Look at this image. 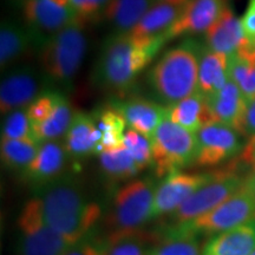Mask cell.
<instances>
[{
	"instance_id": "1",
	"label": "cell",
	"mask_w": 255,
	"mask_h": 255,
	"mask_svg": "<svg viewBox=\"0 0 255 255\" xmlns=\"http://www.w3.org/2000/svg\"><path fill=\"white\" fill-rule=\"evenodd\" d=\"M41 214L46 225L73 242L94 232L102 209L83 193L70 176H62L46 186L37 188Z\"/></svg>"
},
{
	"instance_id": "2",
	"label": "cell",
	"mask_w": 255,
	"mask_h": 255,
	"mask_svg": "<svg viewBox=\"0 0 255 255\" xmlns=\"http://www.w3.org/2000/svg\"><path fill=\"white\" fill-rule=\"evenodd\" d=\"M202 47L196 40L184 39L149 70L146 87L159 104L170 107L196 92Z\"/></svg>"
},
{
	"instance_id": "3",
	"label": "cell",
	"mask_w": 255,
	"mask_h": 255,
	"mask_svg": "<svg viewBox=\"0 0 255 255\" xmlns=\"http://www.w3.org/2000/svg\"><path fill=\"white\" fill-rule=\"evenodd\" d=\"M157 46L133 43L129 34H111L102 45L94 70V82L117 98H124L135 84L137 76L155 58Z\"/></svg>"
},
{
	"instance_id": "4",
	"label": "cell",
	"mask_w": 255,
	"mask_h": 255,
	"mask_svg": "<svg viewBox=\"0 0 255 255\" xmlns=\"http://www.w3.org/2000/svg\"><path fill=\"white\" fill-rule=\"evenodd\" d=\"M84 23L75 21L40 45L39 60L44 77L53 84L70 87L87 55Z\"/></svg>"
},
{
	"instance_id": "5",
	"label": "cell",
	"mask_w": 255,
	"mask_h": 255,
	"mask_svg": "<svg viewBox=\"0 0 255 255\" xmlns=\"http://www.w3.org/2000/svg\"><path fill=\"white\" fill-rule=\"evenodd\" d=\"M251 221H255V199L242 187L209 213L191 221L169 226L162 235L163 239L215 235Z\"/></svg>"
},
{
	"instance_id": "6",
	"label": "cell",
	"mask_w": 255,
	"mask_h": 255,
	"mask_svg": "<svg viewBox=\"0 0 255 255\" xmlns=\"http://www.w3.org/2000/svg\"><path fill=\"white\" fill-rule=\"evenodd\" d=\"M155 176L167 177L195 163L196 136L168 117L162 121L150 138Z\"/></svg>"
},
{
	"instance_id": "7",
	"label": "cell",
	"mask_w": 255,
	"mask_h": 255,
	"mask_svg": "<svg viewBox=\"0 0 255 255\" xmlns=\"http://www.w3.org/2000/svg\"><path fill=\"white\" fill-rule=\"evenodd\" d=\"M156 193L155 180L151 177L130 181L115 194L111 226L114 233H132L151 219Z\"/></svg>"
},
{
	"instance_id": "8",
	"label": "cell",
	"mask_w": 255,
	"mask_h": 255,
	"mask_svg": "<svg viewBox=\"0 0 255 255\" xmlns=\"http://www.w3.org/2000/svg\"><path fill=\"white\" fill-rule=\"evenodd\" d=\"M18 228L19 255H63L75 244L46 225L36 196L21 209Z\"/></svg>"
},
{
	"instance_id": "9",
	"label": "cell",
	"mask_w": 255,
	"mask_h": 255,
	"mask_svg": "<svg viewBox=\"0 0 255 255\" xmlns=\"http://www.w3.org/2000/svg\"><path fill=\"white\" fill-rule=\"evenodd\" d=\"M246 177L239 171L238 164L216 170V176L206 186L188 197L171 214L173 225L188 222L207 214L228 200L244 187Z\"/></svg>"
},
{
	"instance_id": "10",
	"label": "cell",
	"mask_w": 255,
	"mask_h": 255,
	"mask_svg": "<svg viewBox=\"0 0 255 255\" xmlns=\"http://www.w3.org/2000/svg\"><path fill=\"white\" fill-rule=\"evenodd\" d=\"M196 136L197 167H215L244 150L241 133L226 124L215 122L203 128Z\"/></svg>"
},
{
	"instance_id": "11",
	"label": "cell",
	"mask_w": 255,
	"mask_h": 255,
	"mask_svg": "<svg viewBox=\"0 0 255 255\" xmlns=\"http://www.w3.org/2000/svg\"><path fill=\"white\" fill-rule=\"evenodd\" d=\"M23 17L34 41L40 45L53 34L79 20L70 6L57 0H25Z\"/></svg>"
},
{
	"instance_id": "12",
	"label": "cell",
	"mask_w": 255,
	"mask_h": 255,
	"mask_svg": "<svg viewBox=\"0 0 255 255\" xmlns=\"http://www.w3.org/2000/svg\"><path fill=\"white\" fill-rule=\"evenodd\" d=\"M46 79L30 65L17 66L6 72L0 84V111L7 115L25 109L43 94V81Z\"/></svg>"
},
{
	"instance_id": "13",
	"label": "cell",
	"mask_w": 255,
	"mask_h": 255,
	"mask_svg": "<svg viewBox=\"0 0 255 255\" xmlns=\"http://www.w3.org/2000/svg\"><path fill=\"white\" fill-rule=\"evenodd\" d=\"M215 176L216 170L212 173L201 174H187L176 171V173L168 175L156 188L151 219L165 214H173L188 197L214 180Z\"/></svg>"
},
{
	"instance_id": "14",
	"label": "cell",
	"mask_w": 255,
	"mask_h": 255,
	"mask_svg": "<svg viewBox=\"0 0 255 255\" xmlns=\"http://www.w3.org/2000/svg\"><path fill=\"white\" fill-rule=\"evenodd\" d=\"M186 5L156 2L129 33L133 43L143 46L163 47L168 32L183 13Z\"/></svg>"
},
{
	"instance_id": "15",
	"label": "cell",
	"mask_w": 255,
	"mask_h": 255,
	"mask_svg": "<svg viewBox=\"0 0 255 255\" xmlns=\"http://www.w3.org/2000/svg\"><path fill=\"white\" fill-rule=\"evenodd\" d=\"M231 7L229 0H191L168 32V41L181 36L206 33Z\"/></svg>"
},
{
	"instance_id": "16",
	"label": "cell",
	"mask_w": 255,
	"mask_h": 255,
	"mask_svg": "<svg viewBox=\"0 0 255 255\" xmlns=\"http://www.w3.org/2000/svg\"><path fill=\"white\" fill-rule=\"evenodd\" d=\"M111 107L126 120L130 129L142 133L150 141L157 127L167 117V107L144 98H117Z\"/></svg>"
},
{
	"instance_id": "17",
	"label": "cell",
	"mask_w": 255,
	"mask_h": 255,
	"mask_svg": "<svg viewBox=\"0 0 255 255\" xmlns=\"http://www.w3.org/2000/svg\"><path fill=\"white\" fill-rule=\"evenodd\" d=\"M68 157L64 144L60 142L41 143L36 157L21 171V178L36 189L46 186L62 177Z\"/></svg>"
},
{
	"instance_id": "18",
	"label": "cell",
	"mask_w": 255,
	"mask_h": 255,
	"mask_svg": "<svg viewBox=\"0 0 255 255\" xmlns=\"http://www.w3.org/2000/svg\"><path fill=\"white\" fill-rule=\"evenodd\" d=\"M241 19L235 15L232 7L222 14L216 23L206 32V44L213 52L231 57L248 44Z\"/></svg>"
},
{
	"instance_id": "19",
	"label": "cell",
	"mask_w": 255,
	"mask_h": 255,
	"mask_svg": "<svg viewBox=\"0 0 255 255\" xmlns=\"http://www.w3.org/2000/svg\"><path fill=\"white\" fill-rule=\"evenodd\" d=\"M102 132L97 128L94 116L85 113H75L73 120L64 138V148L71 158H83L96 154Z\"/></svg>"
},
{
	"instance_id": "20",
	"label": "cell",
	"mask_w": 255,
	"mask_h": 255,
	"mask_svg": "<svg viewBox=\"0 0 255 255\" xmlns=\"http://www.w3.org/2000/svg\"><path fill=\"white\" fill-rule=\"evenodd\" d=\"M216 122L226 124L241 133L248 102L232 79L219 92L206 98Z\"/></svg>"
},
{
	"instance_id": "21",
	"label": "cell",
	"mask_w": 255,
	"mask_h": 255,
	"mask_svg": "<svg viewBox=\"0 0 255 255\" xmlns=\"http://www.w3.org/2000/svg\"><path fill=\"white\" fill-rule=\"evenodd\" d=\"M255 250V221L219 233L206 242L201 255H250Z\"/></svg>"
},
{
	"instance_id": "22",
	"label": "cell",
	"mask_w": 255,
	"mask_h": 255,
	"mask_svg": "<svg viewBox=\"0 0 255 255\" xmlns=\"http://www.w3.org/2000/svg\"><path fill=\"white\" fill-rule=\"evenodd\" d=\"M167 117L193 133L216 122L208 101L197 91L186 100L167 107Z\"/></svg>"
},
{
	"instance_id": "23",
	"label": "cell",
	"mask_w": 255,
	"mask_h": 255,
	"mask_svg": "<svg viewBox=\"0 0 255 255\" xmlns=\"http://www.w3.org/2000/svg\"><path fill=\"white\" fill-rule=\"evenodd\" d=\"M228 64V56L213 52L203 45L200 57L199 82L196 91L205 98H209L221 90L231 79Z\"/></svg>"
},
{
	"instance_id": "24",
	"label": "cell",
	"mask_w": 255,
	"mask_h": 255,
	"mask_svg": "<svg viewBox=\"0 0 255 255\" xmlns=\"http://www.w3.org/2000/svg\"><path fill=\"white\" fill-rule=\"evenodd\" d=\"M155 4V0H111L103 18L114 34H129Z\"/></svg>"
},
{
	"instance_id": "25",
	"label": "cell",
	"mask_w": 255,
	"mask_h": 255,
	"mask_svg": "<svg viewBox=\"0 0 255 255\" xmlns=\"http://www.w3.org/2000/svg\"><path fill=\"white\" fill-rule=\"evenodd\" d=\"M34 41L31 31L15 21H2L0 27V65L4 70L27 52Z\"/></svg>"
},
{
	"instance_id": "26",
	"label": "cell",
	"mask_w": 255,
	"mask_h": 255,
	"mask_svg": "<svg viewBox=\"0 0 255 255\" xmlns=\"http://www.w3.org/2000/svg\"><path fill=\"white\" fill-rule=\"evenodd\" d=\"M228 59L229 77L250 103L255 98V45L248 41L246 46Z\"/></svg>"
},
{
	"instance_id": "27",
	"label": "cell",
	"mask_w": 255,
	"mask_h": 255,
	"mask_svg": "<svg viewBox=\"0 0 255 255\" xmlns=\"http://www.w3.org/2000/svg\"><path fill=\"white\" fill-rule=\"evenodd\" d=\"M97 128L102 132V138L96 154L100 155L105 150H113L123 146L124 133H126V120L113 107L103 108L94 114Z\"/></svg>"
},
{
	"instance_id": "28",
	"label": "cell",
	"mask_w": 255,
	"mask_h": 255,
	"mask_svg": "<svg viewBox=\"0 0 255 255\" xmlns=\"http://www.w3.org/2000/svg\"><path fill=\"white\" fill-rule=\"evenodd\" d=\"M73 116L75 114L71 109V105L65 97H63L52 114L44 122L31 126L32 137L40 144L45 142L58 141V138L66 135Z\"/></svg>"
},
{
	"instance_id": "29",
	"label": "cell",
	"mask_w": 255,
	"mask_h": 255,
	"mask_svg": "<svg viewBox=\"0 0 255 255\" xmlns=\"http://www.w3.org/2000/svg\"><path fill=\"white\" fill-rule=\"evenodd\" d=\"M39 146L40 143H38L33 137L21 139H1L0 152L2 164L9 170L21 173L36 157Z\"/></svg>"
},
{
	"instance_id": "30",
	"label": "cell",
	"mask_w": 255,
	"mask_h": 255,
	"mask_svg": "<svg viewBox=\"0 0 255 255\" xmlns=\"http://www.w3.org/2000/svg\"><path fill=\"white\" fill-rule=\"evenodd\" d=\"M101 170L111 181L129 180L142 171V168L136 163L132 156L126 148L105 150L100 154Z\"/></svg>"
},
{
	"instance_id": "31",
	"label": "cell",
	"mask_w": 255,
	"mask_h": 255,
	"mask_svg": "<svg viewBox=\"0 0 255 255\" xmlns=\"http://www.w3.org/2000/svg\"><path fill=\"white\" fill-rule=\"evenodd\" d=\"M102 255H149L146 240L137 232L113 233L104 239Z\"/></svg>"
},
{
	"instance_id": "32",
	"label": "cell",
	"mask_w": 255,
	"mask_h": 255,
	"mask_svg": "<svg viewBox=\"0 0 255 255\" xmlns=\"http://www.w3.org/2000/svg\"><path fill=\"white\" fill-rule=\"evenodd\" d=\"M123 145L129 151V154L132 156L136 163L142 168V170L148 165L152 164L151 143L142 133L137 132L130 128L127 129L126 133H124Z\"/></svg>"
},
{
	"instance_id": "33",
	"label": "cell",
	"mask_w": 255,
	"mask_h": 255,
	"mask_svg": "<svg viewBox=\"0 0 255 255\" xmlns=\"http://www.w3.org/2000/svg\"><path fill=\"white\" fill-rule=\"evenodd\" d=\"M149 255H201L199 242L194 237L167 238L149 248Z\"/></svg>"
},
{
	"instance_id": "34",
	"label": "cell",
	"mask_w": 255,
	"mask_h": 255,
	"mask_svg": "<svg viewBox=\"0 0 255 255\" xmlns=\"http://www.w3.org/2000/svg\"><path fill=\"white\" fill-rule=\"evenodd\" d=\"M32 137L26 109H18L5 116L1 124V139H21Z\"/></svg>"
},
{
	"instance_id": "35",
	"label": "cell",
	"mask_w": 255,
	"mask_h": 255,
	"mask_svg": "<svg viewBox=\"0 0 255 255\" xmlns=\"http://www.w3.org/2000/svg\"><path fill=\"white\" fill-rule=\"evenodd\" d=\"M63 97L64 95L62 92L52 90L44 91L39 97H37L26 109L31 126L44 122L52 114V111L55 110L57 104Z\"/></svg>"
},
{
	"instance_id": "36",
	"label": "cell",
	"mask_w": 255,
	"mask_h": 255,
	"mask_svg": "<svg viewBox=\"0 0 255 255\" xmlns=\"http://www.w3.org/2000/svg\"><path fill=\"white\" fill-rule=\"evenodd\" d=\"M111 0H70L69 4L82 23L103 18Z\"/></svg>"
},
{
	"instance_id": "37",
	"label": "cell",
	"mask_w": 255,
	"mask_h": 255,
	"mask_svg": "<svg viewBox=\"0 0 255 255\" xmlns=\"http://www.w3.org/2000/svg\"><path fill=\"white\" fill-rule=\"evenodd\" d=\"M104 239L98 238L95 231L76 241L63 255H102Z\"/></svg>"
},
{
	"instance_id": "38",
	"label": "cell",
	"mask_w": 255,
	"mask_h": 255,
	"mask_svg": "<svg viewBox=\"0 0 255 255\" xmlns=\"http://www.w3.org/2000/svg\"><path fill=\"white\" fill-rule=\"evenodd\" d=\"M241 24L247 39L255 45V0H248L247 8L241 18Z\"/></svg>"
},
{
	"instance_id": "39",
	"label": "cell",
	"mask_w": 255,
	"mask_h": 255,
	"mask_svg": "<svg viewBox=\"0 0 255 255\" xmlns=\"http://www.w3.org/2000/svg\"><path fill=\"white\" fill-rule=\"evenodd\" d=\"M241 135L248 137V138H252V137L255 136V98L247 105L244 124H242Z\"/></svg>"
},
{
	"instance_id": "40",
	"label": "cell",
	"mask_w": 255,
	"mask_h": 255,
	"mask_svg": "<svg viewBox=\"0 0 255 255\" xmlns=\"http://www.w3.org/2000/svg\"><path fill=\"white\" fill-rule=\"evenodd\" d=\"M241 162L246 163L255 170V139L250 138L247 145H245L244 150L241 151Z\"/></svg>"
},
{
	"instance_id": "41",
	"label": "cell",
	"mask_w": 255,
	"mask_h": 255,
	"mask_svg": "<svg viewBox=\"0 0 255 255\" xmlns=\"http://www.w3.org/2000/svg\"><path fill=\"white\" fill-rule=\"evenodd\" d=\"M244 187L246 188L248 191H250V193L254 196V199H255V170L252 171V173L246 177Z\"/></svg>"
},
{
	"instance_id": "42",
	"label": "cell",
	"mask_w": 255,
	"mask_h": 255,
	"mask_svg": "<svg viewBox=\"0 0 255 255\" xmlns=\"http://www.w3.org/2000/svg\"><path fill=\"white\" fill-rule=\"evenodd\" d=\"M191 0H155V2H169L175 5H188Z\"/></svg>"
},
{
	"instance_id": "43",
	"label": "cell",
	"mask_w": 255,
	"mask_h": 255,
	"mask_svg": "<svg viewBox=\"0 0 255 255\" xmlns=\"http://www.w3.org/2000/svg\"><path fill=\"white\" fill-rule=\"evenodd\" d=\"M250 255H255V250H254V251H253V252H252V253H251V254H250Z\"/></svg>"
},
{
	"instance_id": "44",
	"label": "cell",
	"mask_w": 255,
	"mask_h": 255,
	"mask_svg": "<svg viewBox=\"0 0 255 255\" xmlns=\"http://www.w3.org/2000/svg\"><path fill=\"white\" fill-rule=\"evenodd\" d=\"M19 1H25V0H19Z\"/></svg>"
},
{
	"instance_id": "45",
	"label": "cell",
	"mask_w": 255,
	"mask_h": 255,
	"mask_svg": "<svg viewBox=\"0 0 255 255\" xmlns=\"http://www.w3.org/2000/svg\"><path fill=\"white\" fill-rule=\"evenodd\" d=\"M252 138H253V139H255V136H254V137H252Z\"/></svg>"
}]
</instances>
